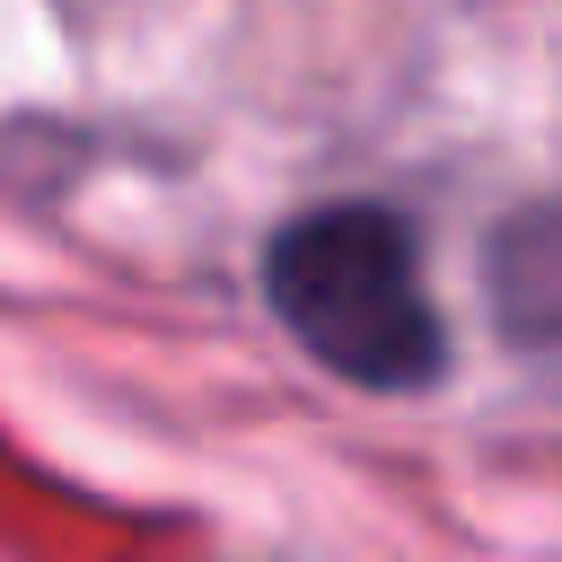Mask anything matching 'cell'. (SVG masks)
<instances>
[{"label":"cell","mask_w":562,"mask_h":562,"mask_svg":"<svg viewBox=\"0 0 562 562\" xmlns=\"http://www.w3.org/2000/svg\"><path fill=\"white\" fill-rule=\"evenodd\" d=\"M263 299L281 334L369 395H422L448 369V325L422 281V246L386 202H316L272 228Z\"/></svg>","instance_id":"obj_1"},{"label":"cell","mask_w":562,"mask_h":562,"mask_svg":"<svg viewBox=\"0 0 562 562\" xmlns=\"http://www.w3.org/2000/svg\"><path fill=\"white\" fill-rule=\"evenodd\" d=\"M483 299L518 351H562V202H527L483 237Z\"/></svg>","instance_id":"obj_2"}]
</instances>
